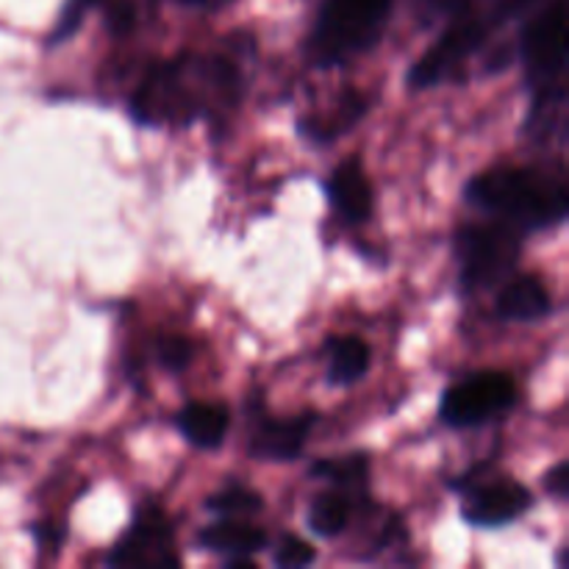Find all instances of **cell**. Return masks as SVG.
<instances>
[{
    "label": "cell",
    "instance_id": "cell-11",
    "mask_svg": "<svg viewBox=\"0 0 569 569\" xmlns=\"http://www.w3.org/2000/svg\"><path fill=\"white\" fill-rule=\"evenodd\" d=\"M326 194L331 209L337 211L345 226H365L372 217V209H376L372 183L356 156L353 159H345L331 172V178L326 181Z\"/></svg>",
    "mask_w": 569,
    "mask_h": 569
},
{
    "label": "cell",
    "instance_id": "cell-19",
    "mask_svg": "<svg viewBox=\"0 0 569 569\" xmlns=\"http://www.w3.org/2000/svg\"><path fill=\"white\" fill-rule=\"evenodd\" d=\"M264 509V498L244 483H228L217 495L206 500V511L220 520H244Z\"/></svg>",
    "mask_w": 569,
    "mask_h": 569
},
{
    "label": "cell",
    "instance_id": "cell-26",
    "mask_svg": "<svg viewBox=\"0 0 569 569\" xmlns=\"http://www.w3.org/2000/svg\"><path fill=\"white\" fill-rule=\"evenodd\" d=\"M183 6H192V9H220V6L231 3V0H178Z\"/></svg>",
    "mask_w": 569,
    "mask_h": 569
},
{
    "label": "cell",
    "instance_id": "cell-10",
    "mask_svg": "<svg viewBox=\"0 0 569 569\" xmlns=\"http://www.w3.org/2000/svg\"><path fill=\"white\" fill-rule=\"evenodd\" d=\"M320 422L317 411H300L287 420L261 417L250 431L248 453L259 461H295L309 445L311 431Z\"/></svg>",
    "mask_w": 569,
    "mask_h": 569
},
{
    "label": "cell",
    "instance_id": "cell-21",
    "mask_svg": "<svg viewBox=\"0 0 569 569\" xmlns=\"http://www.w3.org/2000/svg\"><path fill=\"white\" fill-rule=\"evenodd\" d=\"M272 561L283 569L309 567L317 561V550L311 548L306 539L295 537V533H283V537L278 539L276 550H272Z\"/></svg>",
    "mask_w": 569,
    "mask_h": 569
},
{
    "label": "cell",
    "instance_id": "cell-15",
    "mask_svg": "<svg viewBox=\"0 0 569 569\" xmlns=\"http://www.w3.org/2000/svg\"><path fill=\"white\" fill-rule=\"evenodd\" d=\"M322 350H326L328 359L326 378L331 387H353V383H359L361 378L367 376V370H370V345L361 337H350V333H345V337H331L326 339Z\"/></svg>",
    "mask_w": 569,
    "mask_h": 569
},
{
    "label": "cell",
    "instance_id": "cell-13",
    "mask_svg": "<svg viewBox=\"0 0 569 569\" xmlns=\"http://www.w3.org/2000/svg\"><path fill=\"white\" fill-rule=\"evenodd\" d=\"M176 428L192 448L217 450L231 428V411L222 403H187L176 415Z\"/></svg>",
    "mask_w": 569,
    "mask_h": 569
},
{
    "label": "cell",
    "instance_id": "cell-20",
    "mask_svg": "<svg viewBox=\"0 0 569 569\" xmlns=\"http://www.w3.org/2000/svg\"><path fill=\"white\" fill-rule=\"evenodd\" d=\"M194 359V345L187 337H161L156 342V361L161 365V370L167 372H183L189 367V361Z\"/></svg>",
    "mask_w": 569,
    "mask_h": 569
},
{
    "label": "cell",
    "instance_id": "cell-14",
    "mask_svg": "<svg viewBox=\"0 0 569 569\" xmlns=\"http://www.w3.org/2000/svg\"><path fill=\"white\" fill-rule=\"evenodd\" d=\"M198 548L214 556L237 559V556H259L267 550V533L242 520H217L198 533Z\"/></svg>",
    "mask_w": 569,
    "mask_h": 569
},
{
    "label": "cell",
    "instance_id": "cell-6",
    "mask_svg": "<svg viewBox=\"0 0 569 569\" xmlns=\"http://www.w3.org/2000/svg\"><path fill=\"white\" fill-rule=\"evenodd\" d=\"M492 31L495 26L489 22L487 11L467 9L461 14H456L448 31L422 53V59L417 64H411L409 76H406L409 89L422 92V89H433L439 83L459 78L467 61L481 53V48L489 42Z\"/></svg>",
    "mask_w": 569,
    "mask_h": 569
},
{
    "label": "cell",
    "instance_id": "cell-7",
    "mask_svg": "<svg viewBox=\"0 0 569 569\" xmlns=\"http://www.w3.org/2000/svg\"><path fill=\"white\" fill-rule=\"evenodd\" d=\"M515 403L517 383L509 372H472L445 389L439 420L450 428H478L509 415Z\"/></svg>",
    "mask_w": 569,
    "mask_h": 569
},
{
    "label": "cell",
    "instance_id": "cell-2",
    "mask_svg": "<svg viewBox=\"0 0 569 569\" xmlns=\"http://www.w3.org/2000/svg\"><path fill=\"white\" fill-rule=\"evenodd\" d=\"M472 209L517 228L520 233L548 231L567 220V183L533 167H498L465 187Z\"/></svg>",
    "mask_w": 569,
    "mask_h": 569
},
{
    "label": "cell",
    "instance_id": "cell-12",
    "mask_svg": "<svg viewBox=\"0 0 569 569\" xmlns=\"http://www.w3.org/2000/svg\"><path fill=\"white\" fill-rule=\"evenodd\" d=\"M553 315V298L539 276H517L506 283L495 300V317L503 322H531Z\"/></svg>",
    "mask_w": 569,
    "mask_h": 569
},
{
    "label": "cell",
    "instance_id": "cell-9",
    "mask_svg": "<svg viewBox=\"0 0 569 569\" xmlns=\"http://www.w3.org/2000/svg\"><path fill=\"white\" fill-rule=\"evenodd\" d=\"M453 489L465 495L461 517L472 528L511 526L533 506L531 489L517 483L515 478H481V481H476L472 476H465L453 483Z\"/></svg>",
    "mask_w": 569,
    "mask_h": 569
},
{
    "label": "cell",
    "instance_id": "cell-3",
    "mask_svg": "<svg viewBox=\"0 0 569 569\" xmlns=\"http://www.w3.org/2000/svg\"><path fill=\"white\" fill-rule=\"evenodd\" d=\"M392 9L395 0H322L306 56L320 70L345 67L376 48Z\"/></svg>",
    "mask_w": 569,
    "mask_h": 569
},
{
    "label": "cell",
    "instance_id": "cell-5",
    "mask_svg": "<svg viewBox=\"0 0 569 569\" xmlns=\"http://www.w3.org/2000/svg\"><path fill=\"white\" fill-rule=\"evenodd\" d=\"M520 59L531 94L567 89V0H550L528 17L520 33Z\"/></svg>",
    "mask_w": 569,
    "mask_h": 569
},
{
    "label": "cell",
    "instance_id": "cell-22",
    "mask_svg": "<svg viewBox=\"0 0 569 569\" xmlns=\"http://www.w3.org/2000/svg\"><path fill=\"white\" fill-rule=\"evenodd\" d=\"M98 3H103V0H67L64 9H61V14H59V22H56V28L50 31L48 42L50 44L67 42V39H70L78 28H81L87 11L94 9Z\"/></svg>",
    "mask_w": 569,
    "mask_h": 569
},
{
    "label": "cell",
    "instance_id": "cell-8",
    "mask_svg": "<svg viewBox=\"0 0 569 569\" xmlns=\"http://www.w3.org/2000/svg\"><path fill=\"white\" fill-rule=\"evenodd\" d=\"M103 565L122 569H170L181 565V556L176 548V528H172L170 517L156 506H142L128 531L109 550Z\"/></svg>",
    "mask_w": 569,
    "mask_h": 569
},
{
    "label": "cell",
    "instance_id": "cell-4",
    "mask_svg": "<svg viewBox=\"0 0 569 569\" xmlns=\"http://www.w3.org/2000/svg\"><path fill=\"white\" fill-rule=\"evenodd\" d=\"M459 287L470 295L506 281L522 253V233L506 222H467L456 231Z\"/></svg>",
    "mask_w": 569,
    "mask_h": 569
},
{
    "label": "cell",
    "instance_id": "cell-25",
    "mask_svg": "<svg viewBox=\"0 0 569 569\" xmlns=\"http://www.w3.org/2000/svg\"><path fill=\"white\" fill-rule=\"evenodd\" d=\"M545 489H548L550 495H553L556 500H567V492H569V461H559V465L553 467V470L545 476Z\"/></svg>",
    "mask_w": 569,
    "mask_h": 569
},
{
    "label": "cell",
    "instance_id": "cell-23",
    "mask_svg": "<svg viewBox=\"0 0 569 569\" xmlns=\"http://www.w3.org/2000/svg\"><path fill=\"white\" fill-rule=\"evenodd\" d=\"M539 3L542 0H492V6L487 9V17L495 28H500L506 22L517 20V17H526Z\"/></svg>",
    "mask_w": 569,
    "mask_h": 569
},
{
    "label": "cell",
    "instance_id": "cell-17",
    "mask_svg": "<svg viewBox=\"0 0 569 569\" xmlns=\"http://www.w3.org/2000/svg\"><path fill=\"white\" fill-rule=\"evenodd\" d=\"M367 100L361 94L350 92L339 100V109L328 117H309V120H300V137L311 144H328L333 139L342 137L345 131L356 126V122L365 117Z\"/></svg>",
    "mask_w": 569,
    "mask_h": 569
},
{
    "label": "cell",
    "instance_id": "cell-18",
    "mask_svg": "<svg viewBox=\"0 0 569 569\" xmlns=\"http://www.w3.org/2000/svg\"><path fill=\"white\" fill-rule=\"evenodd\" d=\"M309 478L315 481H326L337 489H361L370 478V456L367 453H350V456H333V459H320L311 465Z\"/></svg>",
    "mask_w": 569,
    "mask_h": 569
},
{
    "label": "cell",
    "instance_id": "cell-16",
    "mask_svg": "<svg viewBox=\"0 0 569 569\" xmlns=\"http://www.w3.org/2000/svg\"><path fill=\"white\" fill-rule=\"evenodd\" d=\"M353 498L348 489H333V492L317 495L306 509V526L320 539H337L348 531L353 520Z\"/></svg>",
    "mask_w": 569,
    "mask_h": 569
},
{
    "label": "cell",
    "instance_id": "cell-1",
    "mask_svg": "<svg viewBox=\"0 0 569 569\" xmlns=\"http://www.w3.org/2000/svg\"><path fill=\"white\" fill-rule=\"evenodd\" d=\"M242 92V67L233 59L183 53L144 72L128 98V111L144 128H187L226 117L237 109Z\"/></svg>",
    "mask_w": 569,
    "mask_h": 569
},
{
    "label": "cell",
    "instance_id": "cell-24",
    "mask_svg": "<svg viewBox=\"0 0 569 569\" xmlns=\"http://www.w3.org/2000/svg\"><path fill=\"white\" fill-rule=\"evenodd\" d=\"M472 6H476V0H420V17L422 22H433L439 17L461 14Z\"/></svg>",
    "mask_w": 569,
    "mask_h": 569
}]
</instances>
